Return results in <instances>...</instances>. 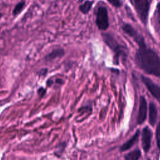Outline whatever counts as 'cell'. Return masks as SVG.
<instances>
[{
  "mask_svg": "<svg viewBox=\"0 0 160 160\" xmlns=\"http://www.w3.org/2000/svg\"><path fill=\"white\" fill-rule=\"evenodd\" d=\"M121 29L138 46L134 58L136 66L148 74L160 78L159 56L154 50L147 46L144 36L131 24L125 23Z\"/></svg>",
  "mask_w": 160,
  "mask_h": 160,
  "instance_id": "1",
  "label": "cell"
},
{
  "mask_svg": "<svg viewBox=\"0 0 160 160\" xmlns=\"http://www.w3.org/2000/svg\"><path fill=\"white\" fill-rule=\"evenodd\" d=\"M102 38L104 43L113 52V64L118 66L120 62H126L128 56V49L126 46L119 43L113 35L110 33H102Z\"/></svg>",
  "mask_w": 160,
  "mask_h": 160,
  "instance_id": "2",
  "label": "cell"
},
{
  "mask_svg": "<svg viewBox=\"0 0 160 160\" xmlns=\"http://www.w3.org/2000/svg\"><path fill=\"white\" fill-rule=\"evenodd\" d=\"M133 6L139 19L144 26L148 22L151 0H129Z\"/></svg>",
  "mask_w": 160,
  "mask_h": 160,
  "instance_id": "3",
  "label": "cell"
},
{
  "mask_svg": "<svg viewBox=\"0 0 160 160\" xmlns=\"http://www.w3.org/2000/svg\"><path fill=\"white\" fill-rule=\"evenodd\" d=\"M96 24L98 29L106 31L109 26L108 9L104 6H99L96 12Z\"/></svg>",
  "mask_w": 160,
  "mask_h": 160,
  "instance_id": "4",
  "label": "cell"
},
{
  "mask_svg": "<svg viewBox=\"0 0 160 160\" xmlns=\"http://www.w3.org/2000/svg\"><path fill=\"white\" fill-rule=\"evenodd\" d=\"M140 77L142 84L148 91L160 104V85L155 83L152 79L144 75H141Z\"/></svg>",
  "mask_w": 160,
  "mask_h": 160,
  "instance_id": "5",
  "label": "cell"
},
{
  "mask_svg": "<svg viewBox=\"0 0 160 160\" xmlns=\"http://www.w3.org/2000/svg\"><path fill=\"white\" fill-rule=\"evenodd\" d=\"M152 137V131L149 126L143 128L141 132V146L145 153H148L151 146V139Z\"/></svg>",
  "mask_w": 160,
  "mask_h": 160,
  "instance_id": "6",
  "label": "cell"
},
{
  "mask_svg": "<svg viewBox=\"0 0 160 160\" xmlns=\"http://www.w3.org/2000/svg\"><path fill=\"white\" fill-rule=\"evenodd\" d=\"M148 104L146 98L144 96H141L139 102V109L137 116V123L139 125L142 124L147 118Z\"/></svg>",
  "mask_w": 160,
  "mask_h": 160,
  "instance_id": "7",
  "label": "cell"
},
{
  "mask_svg": "<svg viewBox=\"0 0 160 160\" xmlns=\"http://www.w3.org/2000/svg\"><path fill=\"white\" fill-rule=\"evenodd\" d=\"M139 136H140V129H138L131 138H129L127 141L124 142L121 146V147L119 148V151L121 152H124L131 149L132 147L134 146L135 144L138 142Z\"/></svg>",
  "mask_w": 160,
  "mask_h": 160,
  "instance_id": "8",
  "label": "cell"
},
{
  "mask_svg": "<svg viewBox=\"0 0 160 160\" xmlns=\"http://www.w3.org/2000/svg\"><path fill=\"white\" fill-rule=\"evenodd\" d=\"M158 118V109L156 104L153 102H150L149 104V123L154 127Z\"/></svg>",
  "mask_w": 160,
  "mask_h": 160,
  "instance_id": "9",
  "label": "cell"
},
{
  "mask_svg": "<svg viewBox=\"0 0 160 160\" xmlns=\"http://www.w3.org/2000/svg\"><path fill=\"white\" fill-rule=\"evenodd\" d=\"M141 157V151L139 149H136L128 152L124 157V160H139Z\"/></svg>",
  "mask_w": 160,
  "mask_h": 160,
  "instance_id": "10",
  "label": "cell"
},
{
  "mask_svg": "<svg viewBox=\"0 0 160 160\" xmlns=\"http://www.w3.org/2000/svg\"><path fill=\"white\" fill-rule=\"evenodd\" d=\"M93 4V1H86L83 4L80 5L79 10L83 14H88L91 9V7Z\"/></svg>",
  "mask_w": 160,
  "mask_h": 160,
  "instance_id": "11",
  "label": "cell"
},
{
  "mask_svg": "<svg viewBox=\"0 0 160 160\" xmlns=\"http://www.w3.org/2000/svg\"><path fill=\"white\" fill-rule=\"evenodd\" d=\"M63 54H64V51L62 49H55L46 56V59L48 60H52L55 59L57 57H61L63 56Z\"/></svg>",
  "mask_w": 160,
  "mask_h": 160,
  "instance_id": "12",
  "label": "cell"
},
{
  "mask_svg": "<svg viewBox=\"0 0 160 160\" xmlns=\"http://www.w3.org/2000/svg\"><path fill=\"white\" fill-rule=\"evenodd\" d=\"M24 4H25L24 1H22L19 2V3H18L12 11L13 15L16 16V15H18V14H19L21 12V11L22 10V9L24 6Z\"/></svg>",
  "mask_w": 160,
  "mask_h": 160,
  "instance_id": "13",
  "label": "cell"
},
{
  "mask_svg": "<svg viewBox=\"0 0 160 160\" xmlns=\"http://www.w3.org/2000/svg\"><path fill=\"white\" fill-rule=\"evenodd\" d=\"M155 138H156V140L157 147L160 152V120L158 122V123L156 126V128Z\"/></svg>",
  "mask_w": 160,
  "mask_h": 160,
  "instance_id": "14",
  "label": "cell"
},
{
  "mask_svg": "<svg viewBox=\"0 0 160 160\" xmlns=\"http://www.w3.org/2000/svg\"><path fill=\"white\" fill-rule=\"evenodd\" d=\"M108 2L116 8H120L122 6L121 0H107Z\"/></svg>",
  "mask_w": 160,
  "mask_h": 160,
  "instance_id": "15",
  "label": "cell"
},
{
  "mask_svg": "<svg viewBox=\"0 0 160 160\" xmlns=\"http://www.w3.org/2000/svg\"><path fill=\"white\" fill-rule=\"evenodd\" d=\"M156 19L158 24H160V1L158 2L156 9Z\"/></svg>",
  "mask_w": 160,
  "mask_h": 160,
  "instance_id": "16",
  "label": "cell"
},
{
  "mask_svg": "<svg viewBox=\"0 0 160 160\" xmlns=\"http://www.w3.org/2000/svg\"><path fill=\"white\" fill-rule=\"evenodd\" d=\"M38 92H39L41 96H43L44 94L45 93V90H44V89H42V88H40V89H39V91H38Z\"/></svg>",
  "mask_w": 160,
  "mask_h": 160,
  "instance_id": "17",
  "label": "cell"
},
{
  "mask_svg": "<svg viewBox=\"0 0 160 160\" xmlns=\"http://www.w3.org/2000/svg\"><path fill=\"white\" fill-rule=\"evenodd\" d=\"M1 14L0 13V18H1Z\"/></svg>",
  "mask_w": 160,
  "mask_h": 160,
  "instance_id": "18",
  "label": "cell"
}]
</instances>
